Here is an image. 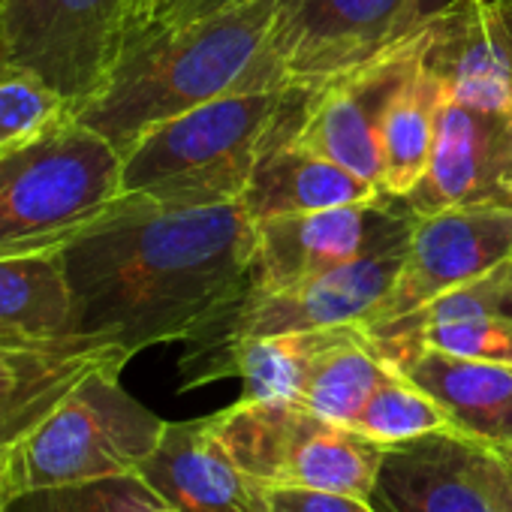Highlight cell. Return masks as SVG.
Masks as SVG:
<instances>
[{
	"instance_id": "cell-22",
	"label": "cell",
	"mask_w": 512,
	"mask_h": 512,
	"mask_svg": "<svg viewBox=\"0 0 512 512\" xmlns=\"http://www.w3.org/2000/svg\"><path fill=\"white\" fill-rule=\"evenodd\" d=\"M389 371L392 365L377 353L365 329L344 326L311 365L299 404L329 422L353 428L359 410Z\"/></svg>"
},
{
	"instance_id": "cell-8",
	"label": "cell",
	"mask_w": 512,
	"mask_h": 512,
	"mask_svg": "<svg viewBox=\"0 0 512 512\" xmlns=\"http://www.w3.org/2000/svg\"><path fill=\"white\" fill-rule=\"evenodd\" d=\"M124 0H0V37L13 70L52 85L79 112L127 49Z\"/></svg>"
},
{
	"instance_id": "cell-32",
	"label": "cell",
	"mask_w": 512,
	"mask_h": 512,
	"mask_svg": "<svg viewBox=\"0 0 512 512\" xmlns=\"http://www.w3.org/2000/svg\"><path fill=\"white\" fill-rule=\"evenodd\" d=\"M16 494L19 491H16L13 470H10V449H0V512H10Z\"/></svg>"
},
{
	"instance_id": "cell-2",
	"label": "cell",
	"mask_w": 512,
	"mask_h": 512,
	"mask_svg": "<svg viewBox=\"0 0 512 512\" xmlns=\"http://www.w3.org/2000/svg\"><path fill=\"white\" fill-rule=\"evenodd\" d=\"M281 0H247L133 43L109 82L73 118L121 154L148 130L235 91L281 88L266 43Z\"/></svg>"
},
{
	"instance_id": "cell-16",
	"label": "cell",
	"mask_w": 512,
	"mask_h": 512,
	"mask_svg": "<svg viewBox=\"0 0 512 512\" xmlns=\"http://www.w3.org/2000/svg\"><path fill=\"white\" fill-rule=\"evenodd\" d=\"M476 440L434 431L386 446L371 506L377 512H497L470 473Z\"/></svg>"
},
{
	"instance_id": "cell-19",
	"label": "cell",
	"mask_w": 512,
	"mask_h": 512,
	"mask_svg": "<svg viewBox=\"0 0 512 512\" xmlns=\"http://www.w3.org/2000/svg\"><path fill=\"white\" fill-rule=\"evenodd\" d=\"M380 196L389 193H383V187L374 181H365L341 163L296 142H284L253 169L241 205L253 223H260L287 214H311L323 208L371 202Z\"/></svg>"
},
{
	"instance_id": "cell-26",
	"label": "cell",
	"mask_w": 512,
	"mask_h": 512,
	"mask_svg": "<svg viewBox=\"0 0 512 512\" xmlns=\"http://www.w3.org/2000/svg\"><path fill=\"white\" fill-rule=\"evenodd\" d=\"M10 512H169L136 476H109L16 494Z\"/></svg>"
},
{
	"instance_id": "cell-23",
	"label": "cell",
	"mask_w": 512,
	"mask_h": 512,
	"mask_svg": "<svg viewBox=\"0 0 512 512\" xmlns=\"http://www.w3.org/2000/svg\"><path fill=\"white\" fill-rule=\"evenodd\" d=\"M443 100L440 82L419 61L383 124V193L407 196L425 175Z\"/></svg>"
},
{
	"instance_id": "cell-5",
	"label": "cell",
	"mask_w": 512,
	"mask_h": 512,
	"mask_svg": "<svg viewBox=\"0 0 512 512\" xmlns=\"http://www.w3.org/2000/svg\"><path fill=\"white\" fill-rule=\"evenodd\" d=\"M404 256L407 244L362 256L356 263L281 290H263L247 281L181 341V389H199L211 383L217 362L241 341L335 326H365L371 311L395 284Z\"/></svg>"
},
{
	"instance_id": "cell-15",
	"label": "cell",
	"mask_w": 512,
	"mask_h": 512,
	"mask_svg": "<svg viewBox=\"0 0 512 512\" xmlns=\"http://www.w3.org/2000/svg\"><path fill=\"white\" fill-rule=\"evenodd\" d=\"M136 476L169 512H272V485L229 455L208 416L166 422Z\"/></svg>"
},
{
	"instance_id": "cell-12",
	"label": "cell",
	"mask_w": 512,
	"mask_h": 512,
	"mask_svg": "<svg viewBox=\"0 0 512 512\" xmlns=\"http://www.w3.org/2000/svg\"><path fill=\"white\" fill-rule=\"evenodd\" d=\"M416 0H281L266 61L281 85L317 88L413 34Z\"/></svg>"
},
{
	"instance_id": "cell-14",
	"label": "cell",
	"mask_w": 512,
	"mask_h": 512,
	"mask_svg": "<svg viewBox=\"0 0 512 512\" xmlns=\"http://www.w3.org/2000/svg\"><path fill=\"white\" fill-rule=\"evenodd\" d=\"M422 25V67L446 100L512 112V0H449Z\"/></svg>"
},
{
	"instance_id": "cell-4",
	"label": "cell",
	"mask_w": 512,
	"mask_h": 512,
	"mask_svg": "<svg viewBox=\"0 0 512 512\" xmlns=\"http://www.w3.org/2000/svg\"><path fill=\"white\" fill-rule=\"evenodd\" d=\"M124 154L73 115L0 154V260L61 253L121 196Z\"/></svg>"
},
{
	"instance_id": "cell-25",
	"label": "cell",
	"mask_w": 512,
	"mask_h": 512,
	"mask_svg": "<svg viewBox=\"0 0 512 512\" xmlns=\"http://www.w3.org/2000/svg\"><path fill=\"white\" fill-rule=\"evenodd\" d=\"M374 347L383 359L410 347H428L449 356L512 365V317H467V320L425 323Z\"/></svg>"
},
{
	"instance_id": "cell-17",
	"label": "cell",
	"mask_w": 512,
	"mask_h": 512,
	"mask_svg": "<svg viewBox=\"0 0 512 512\" xmlns=\"http://www.w3.org/2000/svg\"><path fill=\"white\" fill-rule=\"evenodd\" d=\"M133 356L115 344L79 338L55 347H0V449L25 440L85 377Z\"/></svg>"
},
{
	"instance_id": "cell-20",
	"label": "cell",
	"mask_w": 512,
	"mask_h": 512,
	"mask_svg": "<svg viewBox=\"0 0 512 512\" xmlns=\"http://www.w3.org/2000/svg\"><path fill=\"white\" fill-rule=\"evenodd\" d=\"M79 338L61 253L0 260V347H55Z\"/></svg>"
},
{
	"instance_id": "cell-31",
	"label": "cell",
	"mask_w": 512,
	"mask_h": 512,
	"mask_svg": "<svg viewBox=\"0 0 512 512\" xmlns=\"http://www.w3.org/2000/svg\"><path fill=\"white\" fill-rule=\"evenodd\" d=\"M127 4V25H130V34H127V49L139 40V34H142V28H145V22H148V13H151V4L154 0H124ZM124 49V52H127ZM124 58V55H121Z\"/></svg>"
},
{
	"instance_id": "cell-36",
	"label": "cell",
	"mask_w": 512,
	"mask_h": 512,
	"mask_svg": "<svg viewBox=\"0 0 512 512\" xmlns=\"http://www.w3.org/2000/svg\"><path fill=\"white\" fill-rule=\"evenodd\" d=\"M154 4H157V0H154ZM154 4H151V10H154ZM148 16H151V13H148Z\"/></svg>"
},
{
	"instance_id": "cell-34",
	"label": "cell",
	"mask_w": 512,
	"mask_h": 512,
	"mask_svg": "<svg viewBox=\"0 0 512 512\" xmlns=\"http://www.w3.org/2000/svg\"><path fill=\"white\" fill-rule=\"evenodd\" d=\"M13 67H10V58H7V46H4V37H0V76L4 73H10Z\"/></svg>"
},
{
	"instance_id": "cell-33",
	"label": "cell",
	"mask_w": 512,
	"mask_h": 512,
	"mask_svg": "<svg viewBox=\"0 0 512 512\" xmlns=\"http://www.w3.org/2000/svg\"><path fill=\"white\" fill-rule=\"evenodd\" d=\"M446 4H449V0H416V4H413V28H419L425 19H431Z\"/></svg>"
},
{
	"instance_id": "cell-27",
	"label": "cell",
	"mask_w": 512,
	"mask_h": 512,
	"mask_svg": "<svg viewBox=\"0 0 512 512\" xmlns=\"http://www.w3.org/2000/svg\"><path fill=\"white\" fill-rule=\"evenodd\" d=\"M67 115V100L43 79L25 70H10L0 76V154L34 139Z\"/></svg>"
},
{
	"instance_id": "cell-6",
	"label": "cell",
	"mask_w": 512,
	"mask_h": 512,
	"mask_svg": "<svg viewBox=\"0 0 512 512\" xmlns=\"http://www.w3.org/2000/svg\"><path fill=\"white\" fill-rule=\"evenodd\" d=\"M121 365L85 377L10 449L16 491L127 476L142 467L166 422L121 386Z\"/></svg>"
},
{
	"instance_id": "cell-29",
	"label": "cell",
	"mask_w": 512,
	"mask_h": 512,
	"mask_svg": "<svg viewBox=\"0 0 512 512\" xmlns=\"http://www.w3.org/2000/svg\"><path fill=\"white\" fill-rule=\"evenodd\" d=\"M470 473L497 512H512V464L497 449L476 443L470 455Z\"/></svg>"
},
{
	"instance_id": "cell-1",
	"label": "cell",
	"mask_w": 512,
	"mask_h": 512,
	"mask_svg": "<svg viewBox=\"0 0 512 512\" xmlns=\"http://www.w3.org/2000/svg\"><path fill=\"white\" fill-rule=\"evenodd\" d=\"M256 223L241 202L160 205L118 196L61 260L82 338L130 356L184 341L247 281Z\"/></svg>"
},
{
	"instance_id": "cell-13",
	"label": "cell",
	"mask_w": 512,
	"mask_h": 512,
	"mask_svg": "<svg viewBox=\"0 0 512 512\" xmlns=\"http://www.w3.org/2000/svg\"><path fill=\"white\" fill-rule=\"evenodd\" d=\"M401 199L413 217L458 205L512 208V112L443 100L425 175Z\"/></svg>"
},
{
	"instance_id": "cell-21",
	"label": "cell",
	"mask_w": 512,
	"mask_h": 512,
	"mask_svg": "<svg viewBox=\"0 0 512 512\" xmlns=\"http://www.w3.org/2000/svg\"><path fill=\"white\" fill-rule=\"evenodd\" d=\"M344 326L250 338L235 344L214 368V380L238 377L241 401H302L305 380L317 356L338 338Z\"/></svg>"
},
{
	"instance_id": "cell-9",
	"label": "cell",
	"mask_w": 512,
	"mask_h": 512,
	"mask_svg": "<svg viewBox=\"0 0 512 512\" xmlns=\"http://www.w3.org/2000/svg\"><path fill=\"white\" fill-rule=\"evenodd\" d=\"M425 25L311 88L296 145L383 187V124L422 61Z\"/></svg>"
},
{
	"instance_id": "cell-10",
	"label": "cell",
	"mask_w": 512,
	"mask_h": 512,
	"mask_svg": "<svg viewBox=\"0 0 512 512\" xmlns=\"http://www.w3.org/2000/svg\"><path fill=\"white\" fill-rule=\"evenodd\" d=\"M413 220L401 196L260 220L250 281L263 290H281L362 256L401 247L410 238Z\"/></svg>"
},
{
	"instance_id": "cell-3",
	"label": "cell",
	"mask_w": 512,
	"mask_h": 512,
	"mask_svg": "<svg viewBox=\"0 0 512 512\" xmlns=\"http://www.w3.org/2000/svg\"><path fill=\"white\" fill-rule=\"evenodd\" d=\"M308 100L311 88L281 85L202 103L124 154L121 193L160 205L241 202L260 160L296 139Z\"/></svg>"
},
{
	"instance_id": "cell-24",
	"label": "cell",
	"mask_w": 512,
	"mask_h": 512,
	"mask_svg": "<svg viewBox=\"0 0 512 512\" xmlns=\"http://www.w3.org/2000/svg\"><path fill=\"white\" fill-rule=\"evenodd\" d=\"M353 428L383 446H395L434 431H449L452 419L425 389L392 368L359 410Z\"/></svg>"
},
{
	"instance_id": "cell-28",
	"label": "cell",
	"mask_w": 512,
	"mask_h": 512,
	"mask_svg": "<svg viewBox=\"0 0 512 512\" xmlns=\"http://www.w3.org/2000/svg\"><path fill=\"white\" fill-rule=\"evenodd\" d=\"M272 512H377V509L371 506V500L353 494L278 485L272 488Z\"/></svg>"
},
{
	"instance_id": "cell-7",
	"label": "cell",
	"mask_w": 512,
	"mask_h": 512,
	"mask_svg": "<svg viewBox=\"0 0 512 512\" xmlns=\"http://www.w3.org/2000/svg\"><path fill=\"white\" fill-rule=\"evenodd\" d=\"M229 455L266 485L371 500L386 446L296 401H235L208 416Z\"/></svg>"
},
{
	"instance_id": "cell-35",
	"label": "cell",
	"mask_w": 512,
	"mask_h": 512,
	"mask_svg": "<svg viewBox=\"0 0 512 512\" xmlns=\"http://www.w3.org/2000/svg\"><path fill=\"white\" fill-rule=\"evenodd\" d=\"M497 452H500V455H503V458L512 464V443H509V446H503V449H497Z\"/></svg>"
},
{
	"instance_id": "cell-30",
	"label": "cell",
	"mask_w": 512,
	"mask_h": 512,
	"mask_svg": "<svg viewBox=\"0 0 512 512\" xmlns=\"http://www.w3.org/2000/svg\"><path fill=\"white\" fill-rule=\"evenodd\" d=\"M238 4H247V0H157L139 40L148 34H157V31H169V28H178V25H187V22H196L205 16H214V13L238 7Z\"/></svg>"
},
{
	"instance_id": "cell-18",
	"label": "cell",
	"mask_w": 512,
	"mask_h": 512,
	"mask_svg": "<svg viewBox=\"0 0 512 512\" xmlns=\"http://www.w3.org/2000/svg\"><path fill=\"white\" fill-rule=\"evenodd\" d=\"M425 389L464 437L503 449L512 443V365L410 347L386 359Z\"/></svg>"
},
{
	"instance_id": "cell-11",
	"label": "cell",
	"mask_w": 512,
	"mask_h": 512,
	"mask_svg": "<svg viewBox=\"0 0 512 512\" xmlns=\"http://www.w3.org/2000/svg\"><path fill=\"white\" fill-rule=\"evenodd\" d=\"M512 256L509 205H458L413 220L404 266L365 320V332L392 326L443 293L476 281Z\"/></svg>"
}]
</instances>
